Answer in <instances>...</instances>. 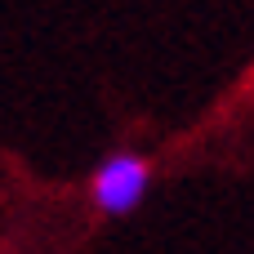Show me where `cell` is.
<instances>
[{
	"instance_id": "obj_1",
	"label": "cell",
	"mask_w": 254,
	"mask_h": 254,
	"mask_svg": "<svg viewBox=\"0 0 254 254\" xmlns=\"http://www.w3.org/2000/svg\"><path fill=\"white\" fill-rule=\"evenodd\" d=\"M147 188H152V161L138 152H107L89 179V196H94L98 214H112V219L134 214L143 205Z\"/></svg>"
},
{
	"instance_id": "obj_2",
	"label": "cell",
	"mask_w": 254,
	"mask_h": 254,
	"mask_svg": "<svg viewBox=\"0 0 254 254\" xmlns=\"http://www.w3.org/2000/svg\"><path fill=\"white\" fill-rule=\"evenodd\" d=\"M246 89H254V71H250V76H246Z\"/></svg>"
}]
</instances>
